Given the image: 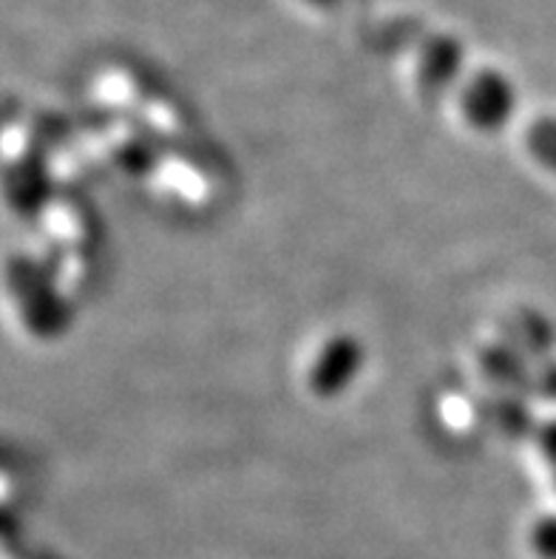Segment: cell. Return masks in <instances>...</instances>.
<instances>
[{
  "label": "cell",
  "mask_w": 556,
  "mask_h": 559,
  "mask_svg": "<svg viewBox=\"0 0 556 559\" xmlns=\"http://www.w3.org/2000/svg\"><path fill=\"white\" fill-rule=\"evenodd\" d=\"M463 108L469 120L480 128H497L506 122V117L514 108V92L502 74L486 69L474 74L472 83L465 85Z\"/></svg>",
  "instance_id": "cell-1"
},
{
  "label": "cell",
  "mask_w": 556,
  "mask_h": 559,
  "mask_svg": "<svg viewBox=\"0 0 556 559\" xmlns=\"http://www.w3.org/2000/svg\"><path fill=\"white\" fill-rule=\"evenodd\" d=\"M360 367L358 344L353 338H339L335 344L324 349L321 361H318L316 372H312V386L321 395H335L346 386V381L355 376V369Z\"/></svg>",
  "instance_id": "cell-2"
},
{
  "label": "cell",
  "mask_w": 556,
  "mask_h": 559,
  "mask_svg": "<svg viewBox=\"0 0 556 559\" xmlns=\"http://www.w3.org/2000/svg\"><path fill=\"white\" fill-rule=\"evenodd\" d=\"M460 60H463V49L458 40L446 35L429 37L421 49V78L426 83H449L458 74Z\"/></svg>",
  "instance_id": "cell-3"
},
{
  "label": "cell",
  "mask_w": 556,
  "mask_h": 559,
  "mask_svg": "<svg viewBox=\"0 0 556 559\" xmlns=\"http://www.w3.org/2000/svg\"><path fill=\"white\" fill-rule=\"evenodd\" d=\"M529 148L548 170H556V120H536L529 128Z\"/></svg>",
  "instance_id": "cell-4"
},
{
  "label": "cell",
  "mask_w": 556,
  "mask_h": 559,
  "mask_svg": "<svg viewBox=\"0 0 556 559\" xmlns=\"http://www.w3.org/2000/svg\"><path fill=\"white\" fill-rule=\"evenodd\" d=\"M536 548H540L545 557L556 559V518L545 520V523L536 528Z\"/></svg>",
  "instance_id": "cell-5"
},
{
  "label": "cell",
  "mask_w": 556,
  "mask_h": 559,
  "mask_svg": "<svg viewBox=\"0 0 556 559\" xmlns=\"http://www.w3.org/2000/svg\"><path fill=\"white\" fill-rule=\"evenodd\" d=\"M543 447H545V454H548L551 466L556 468V420H554V424H545Z\"/></svg>",
  "instance_id": "cell-6"
}]
</instances>
